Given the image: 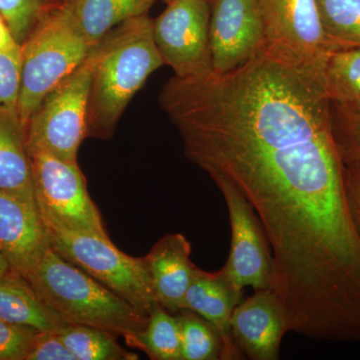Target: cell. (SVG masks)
<instances>
[{
    "label": "cell",
    "instance_id": "obj_2",
    "mask_svg": "<svg viewBox=\"0 0 360 360\" xmlns=\"http://www.w3.org/2000/svg\"><path fill=\"white\" fill-rule=\"evenodd\" d=\"M25 279L45 307L65 326H92L125 340L148 323V315L52 248Z\"/></svg>",
    "mask_w": 360,
    "mask_h": 360
},
{
    "label": "cell",
    "instance_id": "obj_18",
    "mask_svg": "<svg viewBox=\"0 0 360 360\" xmlns=\"http://www.w3.org/2000/svg\"><path fill=\"white\" fill-rule=\"evenodd\" d=\"M130 347L146 352L153 360L181 359V333L177 314L158 304L142 330L125 338Z\"/></svg>",
    "mask_w": 360,
    "mask_h": 360
},
{
    "label": "cell",
    "instance_id": "obj_23",
    "mask_svg": "<svg viewBox=\"0 0 360 360\" xmlns=\"http://www.w3.org/2000/svg\"><path fill=\"white\" fill-rule=\"evenodd\" d=\"M331 120L333 137L343 165L360 172V111L331 104Z\"/></svg>",
    "mask_w": 360,
    "mask_h": 360
},
{
    "label": "cell",
    "instance_id": "obj_28",
    "mask_svg": "<svg viewBox=\"0 0 360 360\" xmlns=\"http://www.w3.org/2000/svg\"><path fill=\"white\" fill-rule=\"evenodd\" d=\"M345 193L352 219L360 236V172L345 167Z\"/></svg>",
    "mask_w": 360,
    "mask_h": 360
},
{
    "label": "cell",
    "instance_id": "obj_3",
    "mask_svg": "<svg viewBox=\"0 0 360 360\" xmlns=\"http://www.w3.org/2000/svg\"><path fill=\"white\" fill-rule=\"evenodd\" d=\"M91 49L63 4L44 13L20 45L21 122L27 125L44 97L84 63Z\"/></svg>",
    "mask_w": 360,
    "mask_h": 360
},
{
    "label": "cell",
    "instance_id": "obj_4",
    "mask_svg": "<svg viewBox=\"0 0 360 360\" xmlns=\"http://www.w3.org/2000/svg\"><path fill=\"white\" fill-rule=\"evenodd\" d=\"M52 250L146 315L156 305L146 257L118 250L108 236L91 232L49 231Z\"/></svg>",
    "mask_w": 360,
    "mask_h": 360
},
{
    "label": "cell",
    "instance_id": "obj_5",
    "mask_svg": "<svg viewBox=\"0 0 360 360\" xmlns=\"http://www.w3.org/2000/svg\"><path fill=\"white\" fill-rule=\"evenodd\" d=\"M94 66L91 49L84 63L44 97L26 125L28 150L77 165L78 150L87 139Z\"/></svg>",
    "mask_w": 360,
    "mask_h": 360
},
{
    "label": "cell",
    "instance_id": "obj_1",
    "mask_svg": "<svg viewBox=\"0 0 360 360\" xmlns=\"http://www.w3.org/2000/svg\"><path fill=\"white\" fill-rule=\"evenodd\" d=\"M92 51L87 137L108 141L132 97L165 61L148 14L117 26Z\"/></svg>",
    "mask_w": 360,
    "mask_h": 360
},
{
    "label": "cell",
    "instance_id": "obj_32",
    "mask_svg": "<svg viewBox=\"0 0 360 360\" xmlns=\"http://www.w3.org/2000/svg\"><path fill=\"white\" fill-rule=\"evenodd\" d=\"M165 1H167H167H168V0H165Z\"/></svg>",
    "mask_w": 360,
    "mask_h": 360
},
{
    "label": "cell",
    "instance_id": "obj_26",
    "mask_svg": "<svg viewBox=\"0 0 360 360\" xmlns=\"http://www.w3.org/2000/svg\"><path fill=\"white\" fill-rule=\"evenodd\" d=\"M20 82V49L0 51V108L18 110Z\"/></svg>",
    "mask_w": 360,
    "mask_h": 360
},
{
    "label": "cell",
    "instance_id": "obj_20",
    "mask_svg": "<svg viewBox=\"0 0 360 360\" xmlns=\"http://www.w3.org/2000/svg\"><path fill=\"white\" fill-rule=\"evenodd\" d=\"M75 360H135L137 354L124 349L118 336L87 326H61L56 331Z\"/></svg>",
    "mask_w": 360,
    "mask_h": 360
},
{
    "label": "cell",
    "instance_id": "obj_19",
    "mask_svg": "<svg viewBox=\"0 0 360 360\" xmlns=\"http://www.w3.org/2000/svg\"><path fill=\"white\" fill-rule=\"evenodd\" d=\"M323 82L333 105L360 111V49L333 51L326 63Z\"/></svg>",
    "mask_w": 360,
    "mask_h": 360
},
{
    "label": "cell",
    "instance_id": "obj_14",
    "mask_svg": "<svg viewBox=\"0 0 360 360\" xmlns=\"http://www.w3.org/2000/svg\"><path fill=\"white\" fill-rule=\"evenodd\" d=\"M191 255V245L186 236L169 233L144 257L156 302L170 314L184 309V298L198 269Z\"/></svg>",
    "mask_w": 360,
    "mask_h": 360
},
{
    "label": "cell",
    "instance_id": "obj_15",
    "mask_svg": "<svg viewBox=\"0 0 360 360\" xmlns=\"http://www.w3.org/2000/svg\"><path fill=\"white\" fill-rule=\"evenodd\" d=\"M0 191L34 198L26 125L16 108H0Z\"/></svg>",
    "mask_w": 360,
    "mask_h": 360
},
{
    "label": "cell",
    "instance_id": "obj_6",
    "mask_svg": "<svg viewBox=\"0 0 360 360\" xmlns=\"http://www.w3.org/2000/svg\"><path fill=\"white\" fill-rule=\"evenodd\" d=\"M34 198L49 231L108 236L79 167L41 150H30Z\"/></svg>",
    "mask_w": 360,
    "mask_h": 360
},
{
    "label": "cell",
    "instance_id": "obj_10",
    "mask_svg": "<svg viewBox=\"0 0 360 360\" xmlns=\"http://www.w3.org/2000/svg\"><path fill=\"white\" fill-rule=\"evenodd\" d=\"M210 42L217 75L238 70L264 51L260 0H210Z\"/></svg>",
    "mask_w": 360,
    "mask_h": 360
},
{
    "label": "cell",
    "instance_id": "obj_9",
    "mask_svg": "<svg viewBox=\"0 0 360 360\" xmlns=\"http://www.w3.org/2000/svg\"><path fill=\"white\" fill-rule=\"evenodd\" d=\"M212 179L224 196L229 224L231 250L224 269L238 288L267 290L271 279L272 251L269 238L252 205L229 180L219 175Z\"/></svg>",
    "mask_w": 360,
    "mask_h": 360
},
{
    "label": "cell",
    "instance_id": "obj_13",
    "mask_svg": "<svg viewBox=\"0 0 360 360\" xmlns=\"http://www.w3.org/2000/svg\"><path fill=\"white\" fill-rule=\"evenodd\" d=\"M243 300V288L231 281L224 267L212 272L196 269L184 298V309L200 315L219 331L221 360L245 359L231 335L232 314Z\"/></svg>",
    "mask_w": 360,
    "mask_h": 360
},
{
    "label": "cell",
    "instance_id": "obj_21",
    "mask_svg": "<svg viewBox=\"0 0 360 360\" xmlns=\"http://www.w3.org/2000/svg\"><path fill=\"white\" fill-rule=\"evenodd\" d=\"M317 6L336 51L360 49V0H317Z\"/></svg>",
    "mask_w": 360,
    "mask_h": 360
},
{
    "label": "cell",
    "instance_id": "obj_27",
    "mask_svg": "<svg viewBox=\"0 0 360 360\" xmlns=\"http://www.w3.org/2000/svg\"><path fill=\"white\" fill-rule=\"evenodd\" d=\"M25 360H75L56 331H40Z\"/></svg>",
    "mask_w": 360,
    "mask_h": 360
},
{
    "label": "cell",
    "instance_id": "obj_11",
    "mask_svg": "<svg viewBox=\"0 0 360 360\" xmlns=\"http://www.w3.org/2000/svg\"><path fill=\"white\" fill-rule=\"evenodd\" d=\"M51 248L35 198L0 191V253L13 271L26 278Z\"/></svg>",
    "mask_w": 360,
    "mask_h": 360
},
{
    "label": "cell",
    "instance_id": "obj_31",
    "mask_svg": "<svg viewBox=\"0 0 360 360\" xmlns=\"http://www.w3.org/2000/svg\"><path fill=\"white\" fill-rule=\"evenodd\" d=\"M49 1L51 2V4H60L63 0H49Z\"/></svg>",
    "mask_w": 360,
    "mask_h": 360
},
{
    "label": "cell",
    "instance_id": "obj_8",
    "mask_svg": "<svg viewBox=\"0 0 360 360\" xmlns=\"http://www.w3.org/2000/svg\"><path fill=\"white\" fill-rule=\"evenodd\" d=\"M210 0H168L153 20V39L161 58L179 78L213 72L210 42Z\"/></svg>",
    "mask_w": 360,
    "mask_h": 360
},
{
    "label": "cell",
    "instance_id": "obj_7",
    "mask_svg": "<svg viewBox=\"0 0 360 360\" xmlns=\"http://www.w3.org/2000/svg\"><path fill=\"white\" fill-rule=\"evenodd\" d=\"M266 47L323 77L336 49L324 32L317 0H260Z\"/></svg>",
    "mask_w": 360,
    "mask_h": 360
},
{
    "label": "cell",
    "instance_id": "obj_22",
    "mask_svg": "<svg viewBox=\"0 0 360 360\" xmlns=\"http://www.w3.org/2000/svg\"><path fill=\"white\" fill-rule=\"evenodd\" d=\"M181 333V359H221L222 340L219 331L200 315L189 309L179 314Z\"/></svg>",
    "mask_w": 360,
    "mask_h": 360
},
{
    "label": "cell",
    "instance_id": "obj_25",
    "mask_svg": "<svg viewBox=\"0 0 360 360\" xmlns=\"http://www.w3.org/2000/svg\"><path fill=\"white\" fill-rule=\"evenodd\" d=\"M39 333L0 319V360H25Z\"/></svg>",
    "mask_w": 360,
    "mask_h": 360
},
{
    "label": "cell",
    "instance_id": "obj_16",
    "mask_svg": "<svg viewBox=\"0 0 360 360\" xmlns=\"http://www.w3.org/2000/svg\"><path fill=\"white\" fill-rule=\"evenodd\" d=\"M156 0H63L70 14L90 46H96L122 23L146 15Z\"/></svg>",
    "mask_w": 360,
    "mask_h": 360
},
{
    "label": "cell",
    "instance_id": "obj_17",
    "mask_svg": "<svg viewBox=\"0 0 360 360\" xmlns=\"http://www.w3.org/2000/svg\"><path fill=\"white\" fill-rule=\"evenodd\" d=\"M0 319L39 331H56L65 326L25 277L14 271L0 277Z\"/></svg>",
    "mask_w": 360,
    "mask_h": 360
},
{
    "label": "cell",
    "instance_id": "obj_29",
    "mask_svg": "<svg viewBox=\"0 0 360 360\" xmlns=\"http://www.w3.org/2000/svg\"><path fill=\"white\" fill-rule=\"evenodd\" d=\"M20 49L6 21L0 15V51H13Z\"/></svg>",
    "mask_w": 360,
    "mask_h": 360
},
{
    "label": "cell",
    "instance_id": "obj_12",
    "mask_svg": "<svg viewBox=\"0 0 360 360\" xmlns=\"http://www.w3.org/2000/svg\"><path fill=\"white\" fill-rule=\"evenodd\" d=\"M288 333L290 328L285 310L269 288L255 290L232 314V340L245 359H279Z\"/></svg>",
    "mask_w": 360,
    "mask_h": 360
},
{
    "label": "cell",
    "instance_id": "obj_30",
    "mask_svg": "<svg viewBox=\"0 0 360 360\" xmlns=\"http://www.w3.org/2000/svg\"><path fill=\"white\" fill-rule=\"evenodd\" d=\"M11 271H13V269L9 266L8 262L4 259V257L0 253V277L6 276V274H11Z\"/></svg>",
    "mask_w": 360,
    "mask_h": 360
},
{
    "label": "cell",
    "instance_id": "obj_24",
    "mask_svg": "<svg viewBox=\"0 0 360 360\" xmlns=\"http://www.w3.org/2000/svg\"><path fill=\"white\" fill-rule=\"evenodd\" d=\"M52 6L49 0H0V15L21 45Z\"/></svg>",
    "mask_w": 360,
    "mask_h": 360
}]
</instances>
